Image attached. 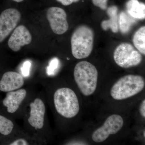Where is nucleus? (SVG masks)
<instances>
[{"label":"nucleus","instance_id":"1","mask_svg":"<svg viewBox=\"0 0 145 145\" xmlns=\"http://www.w3.org/2000/svg\"><path fill=\"white\" fill-rule=\"evenodd\" d=\"M94 33L90 27L82 25L78 27L71 36V52L78 59L87 58L93 50Z\"/></svg>","mask_w":145,"mask_h":145},{"label":"nucleus","instance_id":"2","mask_svg":"<svg viewBox=\"0 0 145 145\" xmlns=\"http://www.w3.org/2000/svg\"><path fill=\"white\" fill-rule=\"evenodd\" d=\"M74 77L78 88L84 96H90L95 92L98 72L92 64L86 61L78 63L74 68Z\"/></svg>","mask_w":145,"mask_h":145},{"label":"nucleus","instance_id":"3","mask_svg":"<svg viewBox=\"0 0 145 145\" xmlns=\"http://www.w3.org/2000/svg\"><path fill=\"white\" fill-rule=\"evenodd\" d=\"M145 85L144 80L140 75H125L114 84L110 94L114 100H124L140 93L144 88Z\"/></svg>","mask_w":145,"mask_h":145},{"label":"nucleus","instance_id":"4","mask_svg":"<svg viewBox=\"0 0 145 145\" xmlns=\"http://www.w3.org/2000/svg\"><path fill=\"white\" fill-rule=\"evenodd\" d=\"M53 100L57 112L65 118H73L80 111L78 97L71 89L68 88L58 89L54 93Z\"/></svg>","mask_w":145,"mask_h":145},{"label":"nucleus","instance_id":"5","mask_svg":"<svg viewBox=\"0 0 145 145\" xmlns=\"http://www.w3.org/2000/svg\"><path fill=\"white\" fill-rule=\"evenodd\" d=\"M114 61L123 68L137 66L142 61V54L129 43L120 44L115 48L113 54Z\"/></svg>","mask_w":145,"mask_h":145},{"label":"nucleus","instance_id":"6","mask_svg":"<svg viewBox=\"0 0 145 145\" xmlns=\"http://www.w3.org/2000/svg\"><path fill=\"white\" fill-rule=\"evenodd\" d=\"M123 124V119L120 115L116 114L110 115L108 117L103 125L93 133L92 140L96 143L103 142L110 135H114L119 132Z\"/></svg>","mask_w":145,"mask_h":145},{"label":"nucleus","instance_id":"7","mask_svg":"<svg viewBox=\"0 0 145 145\" xmlns=\"http://www.w3.org/2000/svg\"><path fill=\"white\" fill-rule=\"evenodd\" d=\"M21 18V13L16 8H8L2 12L0 15V43L15 29Z\"/></svg>","mask_w":145,"mask_h":145},{"label":"nucleus","instance_id":"8","mask_svg":"<svg viewBox=\"0 0 145 145\" xmlns=\"http://www.w3.org/2000/svg\"><path fill=\"white\" fill-rule=\"evenodd\" d=\"M46 17L52 31L55 34L61 35L67 31V15L63 9L56 7H50L47 11Z\"/></svg>","mask_w":145,"mask_h":145},{"label":"nucleus","instance_id":"9","mask_svg":"<svg viewBox=\"0 0 145 145\" xmlns=\"http://www.w3.org/2000/svg\"><path fill=\"white\" fill-rule=\"evenodd\" d=\"M32 36L26 27L20 25L16 27L8 42V46L14 52H18L22 47L31 43Z\"/></svg>","mask_w":145,"mask_h":145},{"label":"nucleus","instance_id":"10","mask_svg":"<svg viewBox=\"0 0 145 145\" xmlns=\"http://www.w3.org/2000/svg\"><path fill=\"white\" fill-rule=\"evenodd\" d=\"M30 114L28 119L29 123L36 129L42 128L44 125L46 107L41 99L37 98L30 103Z\"/></svg>","mask_w":145,"mask_h":145},{"label":"nucleus","instance_id":"11","mask_svg":"<svg viewBox=\"0 0 145 145\" xmlns=\"http://www.w3.org/2000/svg\"><path fill=\"white\" fill-rule=\"evenodd\" d=\"M23 76L18 72L8 71L3 75L0 80V91L9 92L20 89L24 85Z\"/></svg>","mask_w":145,"mask_h":145},{"label":"nucleus","instance_id":"12","mask_svg":"<svg viewBox=\"0 0 145 145\" xmlns=\"http://www.w3.org/2000/svg\"><path fill=\"white\" fill-rule=\"evenodd\" d=\"M27 95V91L24 89L7 92L3 101V105L7 108L8 113H15L20 106Z\"/></svg>","mask_w":145,"mask_h":145},{"label":"nucleus","instance_id":"13","mask_svg":"<svg viewBox=\"0 0 145 145\" xmlns=\"http://www.w3.org/2000/svg\"><path fill=\"white\" fill-rule=\"evenodd\" d=\"M118 8L116 6L109 7L107 10V14L109 17L108 20L103 21L101 23V27L105 31L110 29L114 33H117L119 31V16Z\"/></svg>","mask_w":145,"mask_h":145},{"label":"nucleus","instance_id":"14","mask_svg":"<svg viewBox=\"0 0 145 145\" xmlns=\"http://www.w3.org/2000/svg\"><path fill=\"white\" fill-rule=\"evenodd\" d=\"M127 13L135 19L144 20L145 18V5L138 0H129L126 4Z\"/></svg>","mask_w":145,"mask_h":145},{"label":"nucleus","instance_id":"15","mask_svg":"<svg viewBox=\"0 0 145 145\" xmlns=\"http://www.w3.org/2000/svg\"><path fill=\"white\" fill-rule=\"evenodd\" d=\"M137 20L127 12L123 11L121 12L119 17V26L122 34H128L136 23Z\"/></svg>","mask_w":145,"mask_h":145},{"label":"nucleus","instance_id":"16","mask_svg":"<svg viewBox=\"0 0 145 145\" xmlns=\"http://www.w3.org/2000/svg\"><path fill=\"white\" fill-rule=\"evenodd\" d=\"M133 42L137 50L144 55L145 54V27H141L135 32Z\"/></svg>","mask_w":145,"mask_h":145},{"label":"nucleus","instance_id":"17","mask_svg":"<svg viewBox=\"0 0 145 145\" xmlns=\"http://www.w3.org/2000/svg\"><path fill=\"white\" fill-rule=\"evenodd\" d=\"M14 124L12 121L0 115V133L4 135H9L12 132Z\"/></svg>","mask_w":145,"mask_h":145},{"label":"nucleus","instance_id":"18","mask_svg":"<svg viewBox=\"0 0 145 145\" xmlns=\"http://www.w3.org/2000/svg\"><path fill=\"white\" fill-rule=\"evenodd\" d=\"M93 5L97 7L105 10L107 8L108 0H91Z\"/></svg>","mask_w":145,"mask_h":145},{"label":"nucleus","instance_id":"19","mask_svg":"<svg viewBox=\"0 0 145 145\" xmlns=\"http://www.w3.org/2000/svg\"><path fill=\"white\" fill-rule=\"evenodd\" d=\"M58 64V61L57 59H54L52 60L50 63V65L48 68V72H51L56 68Z\"/></svg>","mask_w":145,"mask_h":145},{"label":"nucleus","instance_id":"20","mask_svg":"<svg viewBox=\"0 0 145 145\" xmlns=\"http://www.w3.org/2000/svg\"><path fill=\"white\" fill-rule=\"evenodd\" d=\"M30 67V63L29 61H26L24 63L23 66L22 68V71L24 75L25 76L28 75Z\"/></svg>","mask_w":145,"mask_h":145},{"label":"nucleus","instance_id":"21","mask_svg":"<svg viewBox=\"0 0 145 145\" xmlns=\"http://www.w3.org/2000/svg\"><path fill=\"white\" fill-rule=\"evenodd\" d=\"M10 145H29L27 141L23 138L17 139L10 144Z\"/></svg>","mask_w":145,"mask_h":145},{"label":"nucleus","instance_id":"22","mask_svg":"<svg viewBox=\"0 0 145 145\" xmlns=\"http://www.w3.org/2000/svg\"><path fill=\"white\" fill-rule=\"evenodd\" d=\"M58 2L61 3L64 6H69L73 3L78 2L80 0H56Z\"/></svg>","mask_w":145,"mask_h":145},{"label":"nucleus","instance_id":"23","mask_svg":"<svg viewBox=\"0 0 145 145\" xmlns=\"http://www.w3.org/2000/svg\"><path fill=\"white\" fill-rule=\"evenodd\" d=\"M140 114L144 118L145 117V100L142 102L141 105H140Z\"/></svg>","mask_w":145,"mask_h":145},{"label":"nucleus","instance_id":"24","mask_svg":"<svg viewBox=\"0 0 145 145\" xmlns=\"http://www.w3.org/2000/svg\"><path fill=\"white\" fill-rule=\"evenodd\" d=\"M12 1H13L16 2L20 3L22 2L24 0H12Z\"/></svg>","mask_w":145,"mask_h":145}]
</instances>
